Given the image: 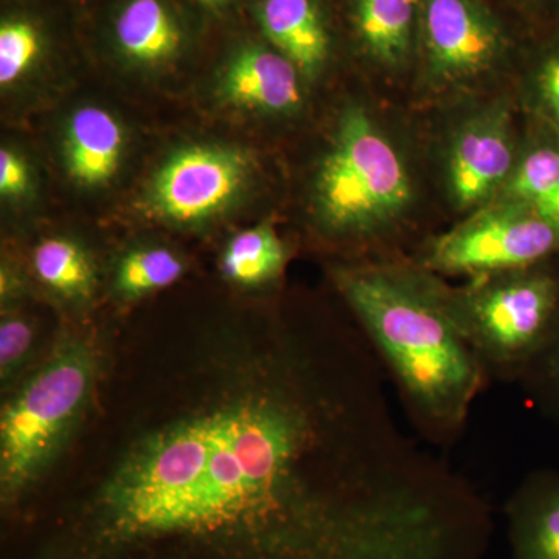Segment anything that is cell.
Segmentation results:
<instances>
[{"instance_id":"obj_1","label":"cell","mask_w":559,"mask_h":559,"mask_svg":"<svg viewBox=\"0 0 559 559\" xmlns=\"http://www.w3.org/2000/svg\"><path fill=\"white\" fill-rule=\"evenodd\" d=\"M439 484L360 345L293 336L245 399L165 426L73 510L62 559H433Z\"/></svg>"},{"instance_id":"obj_2","label":"cell","mask_w":559,"mask_h":559,"mask_svg":"<svg viewBox=\"0 0 559 559\" xmlns=\"http://www.w3.org/2000/svg\"><path fill=\"white\" fill-rule=\"evenodd\" d=\"M333 277L418 439L454 447L492 380L448 314L433 272L380 261L336 267Z\"/></svg>"},{"instance_id":"obj_3","label":"cell","mask_w":559,"mask_h":559,"mask_svg":"<svg viewBox=\"0 0 559 559\" xmlns=\"http://www.w3.org/2000/svg\"><path fill=\"white\" fill-rule=\"evenodd\" d=\"M97 360L68 342L5 404L0 418V489L3 514L16 520L35 487L90 403Z\"/></svg>"},{"instance_id":"obj_4","label":"cell","mask_w":559,"mask_h":559,"mask_svg":"<svg viewBox=\"0 0 559 559\" xmlns=\"http://www.w3.org/2000/svg\"><path fill=\"white\" fill-rule=\"evenodd\" d=\"M444 307L491 380L520 382L559 322V272L550 263L444 288Z\"/></svg>"},{"instance_id":"obj_5","label":"cell","mask_w":559,"mask_h":559,"mask_svg":"<svg viewBox=\"0 0 559 559\" xmlns=\"http://www.w3.org/2000/svg\"><path fill=\"white\" fill-rule=\"evenodd\" d=\"M412 201L409 170L360 108L342 116L316 182L320 223L331 235L367 241L388 234Z\"/></svg>"},{"instance_id":"obj_6","label":"cell","mask_w":559,"mask_h":559,"mask_svg":"<svg viewBox=\"0 0 559 559\" xmlns=\"http://www.w3.org/2000/svg\"><path fill=\"white\" fill-rule=\"evenodd\" d=\"M558 255V227L527 205L507 200L429 242L418 263L433 274L474 278L539 266Z\"/></svg>"},{"instance_id":"obj_7","label":"cell","mask_w":559,"mask_h":559,"mask_svg":"<svg viewBox=\"0 0 559 559\" xmlns=\"http://www.w3.org/2000/svg\"><path fill=\"white\" fill-rule=\"evenodd\" d=\"M248 176L249 160L240 151L189 146L173 154L154 176L148 205L162 219L198 223L229 207Z\"/></svg>"},{"instance_id":"obj_8","label":"cell","mask_w":559,"mask_h":559,"mask_svg":"<svg viewBox=\"0 0 559 559\" xmlns=\"http://www.w3.org/2000/svg\"><path fill=\"white\" fill-rule=\"evenodd\" d=\"M423 39L433 75L469 80L499 60L506 39L477 0H418Z\"/></svg>"},{"instance_id":"obj_9","label":"cell","mask_w":559,"mask_h":559,"mask_svg":"<svg viewBox=\"0 0 559 559\" xmlns=\"http://www.w3.org/2000/svg\"><path fill=\"white\" fill-rule=\"evenodd\" d=\"M513 140L503 114H487L471 121L454 140L450 154V187L460 207L487 200L513 175Z\"/></svg>"},{"instance_id":"obj_10","label":"cell","mask_w":559,"mask_h":559,"mask_svg":"<svg viewBox=\"0 0 559 559\" xmlns=\"http://www.w3.org/2000/svg\"><path fill=\"white\" fill-rule=\"evenodd\" d=\"M299 73V68L280 51L246 47L224 70L221 95L240 108L288 112L301 102Z\"/></svg>"},{"instance_id":"obj_11","label":"cell","mask_w":559,"mask_h":559,"mask_svg":"<svg viewBox=\"0 0 559 559\" xmlns=\"http://www.w3.org/2000/svg\"><path fill=\"white\" fill-rule=\"evenodd\" d=\"M511 559H559V471L538 469L506 503Z\"/></svg>"},{"instance_id":"obj_12","label":"cell","mask_w":559,"mask_h":559,"mask_svg":"<svg viewBox=\"0 0 559 559\" xmlns=\"http://www.w3.org/2000/svg\"><path fill=\"white\" fill-rule=\"evenodd\" d=\"M64 151L68 170L76 182L106 186L120 167L123 131L108 110L86 106L69 121Z\"/></svg>"},{"instance_id":"obj_13","label":"cell","mask_w":559,"mask_h":559,"mask_svg":"<svg viewBox=\"0 0 559 559\" xmlns=\"http://www.w3.org/2000/svg\"><path fill=\"white\" fill-rule=\"evenodd\" d=\"M260 22L280 53L312 75L329 57V35L312 0H263Z\"/></svg>"},{"instance_id":"obj_14","label":"cell","mask_w":559,"mask_h":559,"mask_svg":"<svg viewBox=\"0 0 559 559\" xmlns=\"http://www.w3.org/2000/svg\"><path fill=\"white\" fill-rule=\"evenodd\" d=\"M114 36L121 53L143 66L171 61L183 43L179 21L164 0H128L114 24Z\"/></svg>"},{"instance_id":"obj_15","label":"cell","mask_w":559,"mask_h":559,"mask_svg":"<svg viewBox=\"0 0 559 559\" xmlns=\"http://www.w3.org/2000/svg\"><path fill=\"white\" fill-rule=\"evenodd\" d=\"M418 0H355V27L364 49L381 64L406 60L414 39Z\"/></svg>"},{"instance_id":"obj_16","label":"cell","mask_w":559,"mask_h":559,"mask_svg":"<svg viewBox=\"0 0 559 559\" xmlns=\"http://www.w3.org/2000/svg\"><path fill=\"white\" fill-rule=\"evenodd\" d=\"M507 200L521 202L559 229V135L536 143L518 162Z\"/></svg>"},{"instance_id":"obj_17","label":"cell","mask_w":559,"mask_h":559,"mask_svg":"<svg viewBox=\"0 0 559 559\" xmlns=\"http://www.w3.org/2000/svg\"><path fill=\"white\" fill-rule=\"evenodd\" d=\"M288 249L271 226L235 235L221 260L224 277L241 286H260L282 275Z\"/></svg>"},{"instance_id":"obj_18","label":"cell","mask_w":559,"mask_h":559,"mask_svg":"<svg viewBox=\"0 0 559 559\" xmlns=\"http://www.w3.org/2000/svg\"><path fill=\"white\" fill-rule=\"evenodd\" d=\"M33 266L44 285L69 299L87 297L94 289L95 271L76 242L47 238L36 246Z\"/></svg>"},{"instance_id":"obj_19","label":"cell","mask_w":559,"mask_h":559,"mask_svg":"<svg viewBox=\"0 0 559 559\" xmlns=\"http://www.w3.org/2000/svg\"><path fill=\"white\" fill-rule=\"evenodd\" d=\"M183 274V263L170 249L150 248L128 252L116 271L117 290L128 299L168 288Z\"/></svg>"},{"instance_id":"obj_20","label":"cell","mask_w":559,"mask_h":559,"mask_svg":"<svg viewBox=\"0 0 559 559\" xmlns=\"http://www.w3.org/2000/svg\"><path fill=\"white\" fill-rule=\"evenodd\" d=\"M40 36L32 22L3 21L0 25V84L9 87L38 60Z\"/></svg>"},{"instance_id":"obj_21","label":"cell","mask_w":559,"mask_h":559,"mask_svg":"<svg viewBox=\"0 0 559 559\" xmlns=\"http://www.w3.org/2000/svg\"><path fill=\"white\" fill-rule=\"evenodd\" d=\"M530 400L559 425V322L520 380Z\"/></svg>"},{"instance_id":"obj_22","label":"cell","mask_w":559,"mask_h":559,"mask_svg":"<svg viewBox=\"0 0 559 559\" xmlns=\"http://www.w3.org/2000/svg\"><path fill=\"white\" fill-rule=\"evenodd\" d=\"M535 94L540 112L559 135V40L540 58L535 73Z\"/></svg>"},{"instance_id":"obj_23","label":"cell","mask_w":559,"mask_h":559,"mask_svg":"<svg viewBox=\"0 0 559 559\" xmlns=\"http://www.w3.org/2000/svg\"><path fill=\"white\" fill-rule=\"evenodd\" d=\"M33 342L32 326L20 318L2 320L0 325V371L10 377L11 371L21 366L31 352Z\"/></svg>"},{"instance_id":"obj_24","label":"cell","mask_w":559,"mask_h":559,"mask_svg":"<svg viewBox=\"0 0 559 559\" xmlns=\"http://www.w3.org/2000/svg\"><path fill=\"white\" fill-rule=\"evenodd\" d=\"M31 186V176L24 159L13 151H0V194L3 198H20Z\"/></svg>"},{"instance_id":"obj_25","label":"cell","mask_w":559,"mask_h":559,"mask_svg":"<svg viewBox=\"0 0 559 559\" xmlns=\"http://www.w3.org/2000/svg\"><path fill=\"white\" fill-rule=\"evenodd\" d=\"M198 2L205 7H218L221 3L226 2V0H198Z\"/></svg>"},{"instance_id":"obj_26","label":"cell","mask_w":559,"mask_h":559,"mask_svg":"<svg viewBox=\"0 0 559 559\" xmlns=\"http://www.w3.org/2000/svg\"><path fill=\"white\" fill-rule=\"evenodd\" d=\"M557 2H559V0H557Z\"/></svg>"}]
</instances>
